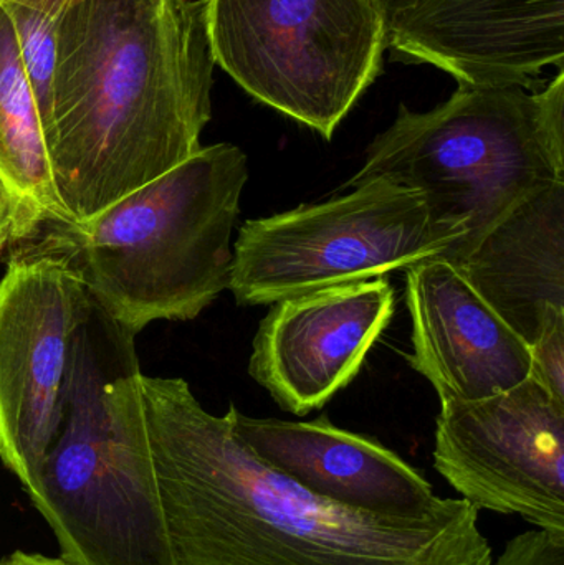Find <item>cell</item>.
Returning a JSON list of instances; mask_svg holds the SVG:
<instances>
[{"label":"cell","instance_id":"1","mask_svg":"<svg viewBox=\"0 0 564 565\" xmlns=\"http://www.w3.org/2000/svg\"><path fill=\"white\" fill-rule=\"evenodd\" d=\"M138 388L174 565L493 563L460 498L417 516L338 507L258 460L184 379L141 372Z\"/></svg>","mask_w":564,"mask_h":565},{"label":"cell","instance_id":"2","mask_svg":"<svg viewBox=\"0 0 564 565\" xmlns=\"http://www.w3.org/2000/svg\"><path fill=\"white\" fill-rule=\"evenodd\" d=\"M214 66L205 0H78L60 13L43 132L62 224L202 148Z\"/></svg>","mask_w":564,"mask_h":565},{"label":"cell","instance_id":"3","mask_svg":"<svg viewBox=\"0 0 564 565\" xmlns=\"http://www.w3.org/2000/svg\"><path fill=\"white\" fill-rule=\"evenodd\" d=\"M135 335L93 302L33 507L73 565H174L139 395Z\"/></svg>","mask_w":564,"mask_h":565},{"label":"cell","instance_id":"4","mask_svg":"<svg viewBox=\"0 0 564 565\" xmlns=\"http://www.w3.org/2000/svg\"><path fill=\"white\" fill-rule=\"evenodd\" d=\"M247 181L241 148L207 146L83 224L46 222L32 250L63 258L135 338L156 321H191L228 289Z\"/></svg>","mask_w":564,"mask_h":565},{"label":"cell","instance_id":"5","mask_svg":"<svg viewBox=\"0 0 564 565\" xmlns=\"http://www.w3.org/2000/svg\"><path fill=\"white\" fill-rule=\"evenodd\" d=\"M374 179L423 195L453 242L439 258L454 260L523 199L564 181L563 70L543 89L459 86L430 111L401 106L344 188Z\"/></svg>","mask_w":564,"mask_h":565},{"label":"cell","instance_id":"6","mask_svg":"<svg viewBox=\"0 0 564 565\" xmlns=\"http://www.w3.org/2000/svg\"><path fill=\"white\" fill-rule=\"evenodd\" d=\"M215 65L248 95L333 138L383 72L380 0H205Z\"/></svg>","mask_w":564,"mask_h":565},{"label":"cell","instance_id":"7","mask_svg":"<svg viewBox=\"0 0 564 565\" xmlns=\"http://www.w3.org/2000/svg\"><path fill=\"white\" fill-rule=\"evenodd\" d=\"M450 244L419 192L374 179L323 204L245 222L228 289L241 306L274 305L407 270Z\"/></svg>","mask_w":564,"mask_h":565},{"label":"cell","instance_id":"8","mask_svg":"<svg viewBox=\"0 0 564 565\" xmlns=\"http://www.w3.org/2000/svg\"><path fill=\"white\" fill-rule=\"evenodd\" d=\"M92 305L63 258L32 248L0 280V460L29 497L62 420L73 341Z\"/></svg>","mask_w":564,"mask_h":565},{"label":"cell","instance_id":"9","mask_svg":"<svg viewBox=\"0 0 564 565\" xmlns=\"http://www.w3.org/2000/svg\"><path fill=\"white\" fill-rule=\"evenodd\" d=\"M434 468L476 510L564 533V402L535 379L476 402H444Z\"/></svg>","mask_w":564,"mask_h":565},{"label":"cell","instance_id":"10","mask_svg":"<svg viewBox=\"0 0 564 565\" xmlns=\"http://www.w3.org/2000/svg\"><path fill=\"white\" fill-rule=\"evenodd\" d=\"M394 305L386 278L274 302L255 334L248 374L281 411L308 415L357 377Z\"/></svg>","mask_w":564,"mask_h":565},{"label":"cell","instance_id":"11","mask_svg":"<svg viewBox=\"0 0 564 565\" xmlns=\"http://www.w3.org/2000/svg\"><path fill=\"white\" fill-rule=\"evenodd\" d=\"M387 49L459 86L539 89L546 66L563 70L564 0H416L387 23Z\"/></svg>","mask_w":564,"mask_h":565},{"label":"cell","instance_id":"12","mask_svg":"<svg viewBox=\"0 0 564 565\" xmlns=\"http://www.w3.org/2000/svg\"><path fill=\"white\" fill-rule=\"evenodd\" d=\"M411 365L444 402H476L532 377L530 345L444 258L406 270Z\"/></svg>","mask_w":564,"mask_h":565},{"label":"cell","instance_id":"13","mask_svg":"<svg viewBox=\"0 0 564 565\" xmlns=\"http://www.w3.org/2000/svg\"><path fill=\"white\" fill-rule=\"evenodd\" d=\"M235 435L272 470L338 507L394 516L437 510L446 498L396 451L373 438L313 422L255 418L227 411Z\"/></svg>","mask_w":564,"mask_h":565},{"label":"cell","instance_id":"14","mask_svg":"<svg viewBox=\"0 0 564 565\" xmlns=\"http://www.w3.org/2000/svg\"><path fill=\"white\" fill-rule=\"evenodd\" d=\"M449 264L532 348L564 318V181L523 199Z\"/></svg>","mask_w":564,"mask_h":565},{"label":"cell","instance_id":"15","mask_svg":"<svg viewBox=\"0 0 564 565\" xmlns=\"http://www.w3.org/2000/svg\"><path fill=\"white\" fill-rule=\"evenodd\" d=\"M0 172L49 222H62L42 119L26 79L9 10L0 3Z\"/></svg>","mask_w":564,"mask_h":565},{"label":"cell","instance_id":"16","mask_svg":"<svg viewBox=\"0 0 564 565\" xmlns=\"http://www.w3.org/2000/svg\"><path fill=\"white\" fill-rule=\"evenodd\" d=\"M2 6H6L12 19L20 60H22L23 70L42 119L43 131H45L53 78H55L60 15H49V13L26 9L15 3H2Z\"/></svg>","mask_w":564,"mask_h":565},{"label":"cell","instance_id":"17","mask_svg":"<svg viewBox=\"0 0 564 565\" xmlns=\"http://www.w3.org/2000/svg\"><path fill=\"white\" fill-rule=\"evenodd\" d=\"M46 222L42 209L0 172V254L35 238Z\"/></svg>","mask_w":564,"mask_h":565},{"label":"cell","instance_id":"18","mask_svg":"<svg viewBox=\"0 0 564 565\" xmlns=\"http://www.w3.org/2000/svg\"><path fill=\"white\" fill-rule=\"evenodd\" d=\"M530 351L532 377L564 402V318L550 322Z\"/></svg>","mask_w":564,"mask_h":565},{"label":"cell","instance_id":"19","mask_svg":"<svg viewBox=\"0 0 564 565\" xmlns=\"http://www.w3.org/2000/svg\"><path fill=\"white\" fill-rule=\"evenodd\" d=\"M492 565H564V533L532 530L519 534Z\"/></svg>","mask_w":564,"mask_h":565},{"label":"cell","instance_id":"20","mask_svg":"<svg viewBox=\"0 0 564 565\" xmlns=\"http://www.w3.org/2000/svg\"><path fill=\"white\" fill-rule=\"evenodd\" d=\"M75 2H78V0H0V3H15V6L39 10V12L49 13V15H60L66 7Z\"/></svg>","mask_w":564,"mask_h":565},{"label":"cell","instance_id":"21","mask_svg":"<svg viewBox=\"0 0 564 565\" xmlns=\"http://www.w3.org/2000/svg\"><path fill=\"white\" fill-rule=\"evenodd\" d=\"M0 565H73L66 563L62 557H49L43 554H29L23 551H15L9 557L0 563Z\"/></svg>","mask_w":564,"mask_h":565},{"label":"cell","instance_id":"22","mask_svg":"<svg viewBox=\"0 0 564 565\" xmlns=\"http://www.w3.org/2000/svg\"><path fill=\"white\" fill-rule=\"evenodd\" d=\"M414 2H416V0H380L387 23H390V20L393 19L397 12H401V10L406 9V7H409L411 3Z\"/></svg>","mask_w":564,"mask_h":565}]
</instances>
